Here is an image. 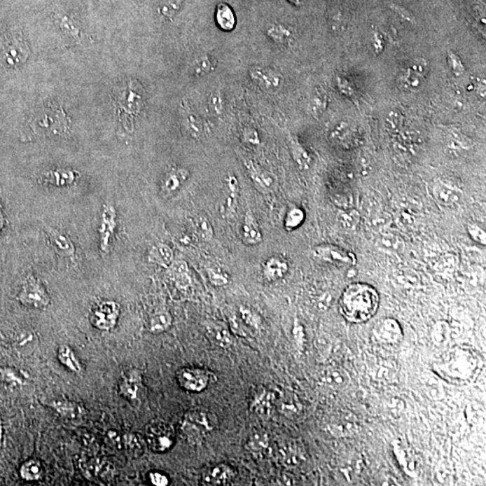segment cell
<instances>
[{"label":"cell","instance_id":"6da1fadb","mask_svg":"<svg viewBox=\"0 0 486 486\" xmlns=\"http://www.w3.org/2000/svg\"><path fill=\"white\" fill-rule=\"evenodd\" d=\"M380 293L373 286L352 283L343 290L339 300L340 314L352 324L370 320L380 307Z\"/></svg>","mask_w":486,"mask_h":486},{"label":"cell","instance_id":"7a4b0ae2","mask_svg":"<svg viewBox=\"0 0 486 486\" xmlns=\"http://www.w3.org/2000/svg\"><path fill=\"white\" fill-rule=\"evenodd\" d=\"M71 123L62 106L46 104L37 109L25 125L22 137L25 141L62 137L68 134Z\"/></svg>","mask_w":486,"mask_h":486},{"label":"cell","instance_id":"3957f363","mask_svg":"<svg viewBox=\"0 0 486 486\" xmlns=\"http://www.w3.org/2000/svg\"><path fill=\"white\" fill-rule=\"evenodd\" d=\"M118 130L121 134L134 131L135 120L144 109L145 93L143 86L137 80H130L120 88L116 96Z\"/></svg>","mask_w":486,"mask_h":486},{"label":"cell","instance_id":"277c9868","mask_svg":"<svg viewBox=\"0 0 486 486\" xmlns=\"http://www.w3.org/2000/svg\"><path fill=\"white\" fill-rule=\"evenodd\" d=\"M218 425L216 413L207 409L195 408L183 416L181 431L186 440L194 443L212 433Z\"/></svg>","mask_w":486,"mask_h":486},{"label":"cell","instance_id":"5b68a950","mask_svg":"<svg viewBox=\"0 0 486 486\" xmlns=\"http://www.w3.org/2000/svg\"><path fill=\"white\" fill-rule=\"evenodd\" d=\"M175 440L174 428L162 419H154L145 428V441L153 452H168L174 446Z\"/></svg>","mask_w":486,"mask_h":486},{"label":"cell","instance_id":"8992f818","mask_svg":"<svg viewBox=\"0 0 486 486\" xmlns=\"http://www.w3.org/2000/svg\"><path fill=\"white\" fill-rule=\"evenodd\" d=\"M30 55L29 46L20 34L6 36L0 43V59L6 67H20L27 62Z\"/></svg>","mask_w":486,"mask_h":486},{"label":"cell","instance_id":"52a82bcc","mask_svg":"<svg viewBox=\"0 0 486 486\" xmlns=\"http://www.w3.org/2000/svg\"><path fill=\"white\" fill-rule=\"evenodd\" d=\"M18 302L27 307L43 310L50 304V298L46 286L40 279L29 276L25 280L18 295Z\"/></svg>","mask_w":486,"mask_h":486},{"label":"cell","instance_id":"ba28073f","mask_svg":"<svg viewBox=\"0 0 486 486\" xmlns=\"http://www.w3.org/2000/svg\"><path fill=\"white\" fill-rule=\"evenodd\" d=\"M214 375L206 369L197 368H182L176 373L179 387L190 393H201L206 390Z\"/></svg>","mask_w":486,"mask_h":486},{"label":"cell","instance_id":"9c48e42d","mask_svg":"<svg viewBox=\"0 0 486 486\" xmlns=\"http://www.w3.org/2000/svg\"><path fill=\"white\" fill-rule=\"evenodd\" d=\"M121 306L115 301H103L93 308L90 315L92 326L99 331H111L116 326Z\"/></svg>","mask_w":486,"mask_h":486},{"label":"cell","instance_id":"30bf717a","mask_svg":"<svg viewBox=\"0 0 486 486\" xmlns=\"http://www.w3.org/2000/svg\"><path fill=\"white\" fill-rule=\"evenodd\" d=\"M100 221V249L103 254H109L111 239L118 225V212L113 204H104Z\"/></svg>","mask_w":486,"mask_h":486},{"label":"cell","instance_id":"8fae6325","mask_svg":"<svg viewBox=\"0 0 486 486\" xmlns=\"http://www.w3.org/2000/svg\"><path fill=\"white\" fill-rule=\"evenodd\" d=\"M432 195L441 206L452 207L461 200L463 190L459 183L450 179H441L435 183Z\"/></svg>","mask_w":486,"mask_h":486},{"label":"cell","instance_id":"7c38bea8","mask_svg":"<svg viewBox=\"0 0 486 486\" xmlns=\"http://www.w3.org/2000/svg\"><path fill=\"white\" fill-rule=\"evenodd\" d=\"M245 168L247 169L249 179L262 194H270L276 189L277 181L276 176L262 168L251 160H245Z\"/></svg>","mask_w":486,"mask_h":486},{"label":"cell","instance_id":"4fadbf2b","mask_svg":"<svg viewBox=\"0 0 486 486\" xmlns=\"http://www.w3.org/2000/svg\"><path fill=\"white\" fill-rule=\"evenodd\" d=\"M249 78L268 92H277L282 87L283 76L277 69L255 66L249 68Z\"/></svg>","mask_w":486,"mask_h":486},{"label":"cell","instance_id":"5bb4252c","mask_svg":"<svg viewBox=\"0 0 486 486\" xmlns=\"http://www.w3.org/2000/svg\"><path fill=\"white\" fill-rule=\"evenodd\" d=\"M314 254L321 260L337 266H346V265H355L356 257L346 249L338 247L333 244H321L314 248Z\"/></svg>","mask_w":486,"mask_h":486},{"label":"cell","instance_id":"9a60e30c","mask_svg":"<svg viewBox=\"0 0 486 486\" xmlns=\"http://www.w3.org/2000/svg\"><path fill=\"white\" fill-rule=\"evenodd\" d=\"M428 71L427 62L424 60H413L401 77V85L406 90H417L424 83Z\"/></svg>","mask_w":486,"mask_h":486},{"label":"cell","instance_id":"2e32d148","mask_svg":"<svg viewBox=\"0 0 486 486\" xmlns=\"http://www.w3.org/2000/svg\"><path fill=\"white\" fill-rule=\"evenodd\" d=\"M225 193L222 204H221L220 212L223 217L235 216L237 212L238 200L239 195V183L237 176L230 174L226 176L225 181Z\"/></svg>","mask_w":486,"mask_h":486},{"label":"cell","instance_id":"e0dca14e","mask_svg":"<svg viewBox=\"0 0 486 486\" xmlns=\"http://www.w3.org/2000/svg\"><path fill=\"white\" fill-rule=\"evenodd\" d=\"M189 172L188 169L175 167L170 169L164 175L162 182H160V193L164 197H172L175 195L185 183L188 181Z\"/></svg>","mask_w":486,"mask_h":486},{"label":"cell","instance_id":"ac0fdd59","mask_svg":"<svg viewBox=\"0 0 486 486\" xmlns=\"http://www.w3.org/2000/svg\"><path fill=\"white\" fill-rule=\"evenodd\" d=\"M78 173L71 169H55L43 173L38 181L43 185L52 186L55 188H66L75 184Z\"/></svg>","mask_w":486,"mask_h":486},{"label":"cell","instance_id":"d6986e66","mask_svg":"<svg viewBox=\"0 0 486 486\" xmlns=\"http://www.w3.org/2000/svg\"><path fill=\"white\" fill-rule=\"evenodd\" d=\"M272 405V394L265 387L254 388L249 394V411L260 416H266Z\"/></svg>","mask_w":486,"mask_h":486},{"label":"cell","instance_id":"ffe728a7","mask_svg":"<svg viewBox=\"0 0 486 486\" xmlns=\"http://www.w3.org/2000/svg\"><path fill=\"white\" fill-rule=\"evenodd\" d=\"M289 271V263L281 256H271L262 265V275L268 282H277L285 277Z\"/></svg>","mask_w":486,"mask_h":486},{"label":"cell","instance_id":"44dd1931","mask_svg":"<svg viewBox=\"0 0 486 486\" xmlns=\"http://www.w3.org/2000/svg\"><path fill=\"white\" fill-rule=\"evenodd\" d=\"M236 476L235 469L226 465L218 464L207 470L203 475V482L206 485H229Z\"/></svg>","mask_w":486,"mask_h":486},{"label":"cell","instance_id":"7402d4cb","mask_svg":"<svg viewBox=\"0 0 486 486\" xmlns=\"http://www.w3.org/2000/svg\"><path fill=\"white\" fill-rule=\"evenodd\" d=\"M241 237L242 242L247 246L258 245L263 241L261 227L251 211L245 214L244 219H243Z\"/></svg>","mask_w":486,"mask_h":486},{"label":"cell","instance_id":"603a6c76","mask_svg":"<svg viewBox=\"0 0 486 486\" xmlns=\"http://www.w3.org/2000/svg\"><path fill=\"white\" fill-rule=\"evenodd\" d=\"M141 387V377L137 371L128 372L124 375L118 384L119 394L130 402H135L138 399Z\"/></svg>","mask_w":486,"mask_h":486},{"label":"cell","instance_id":"cb8c5ba5","mask_svg":"<svg viewBox=\"0 0 486 486\" xmlns=\"http://www.w3.org/2000/svg\"><path fill=\"white\" fill-rule=\"evenodd\" d=\"M46 230L57 254L62 257H74L76 251L75 246L74 242L66 233L49 226L46 227Z\"/></svg>","mask_w":486,"mask_h":486},{"label":"cell","instance_id":"d4e9b609","mask_svg":"<svg viewBox=\"0 0 486 486\" xmlns=\"http://www.w3.org/2000/svg\"><path fill=\"white\" fill-rule=\"evenodd\" d=\"M206 333L208 339L219 348H229L232 344L231 331L225 324L210 321L206 324Z\"/></svg>","mask_w":486,"mask_h":486},{"label":"cell","instance_id":"484cf974","mask_svg":"<svg viewBox=\"0 0 486 486\" xmlns=\"http://www.w3.org/2000/svg\"><path fill=\"white\" fill-rule=\"evenodd\" d=\"M148 261L164 268H169L174 261V251L166 243H157L151 248Z\"/></svg>","mask_w":486,"mask_h":486},{"label":"cell","instance_id":"4316f807","mask_svg":"<svg viewBox=\"0 0 486 486\" xmlns=\"http://www.w3.org/2000/svg\"><path fill=\"white\" fill-rule=\"evenodd\" d=\"M374 331L377 336L386 340H397L402 336V331L398 321L387 318L378 321Z\"/></svg>","mask_w":486,"mask_h":486},{"label":"cell","instance_id":"83f0119b","mask_svg":"<svg viewBox=\"0 0 486 486\" xmlns=\"http://www.w3.org/2000/svg\"><path fill=\"white\" fill-rule=\"evenodd\" d=\"M173 324L172 314L167 310L154 312L149 319L148 330L153 334H160L168 331Z\"/></svg>","mask_w":486,"mask_h":486},{"label":"cell","instance_id":"f1b7e54d","mask_svg":"<svg viewBox=\"0 0 486 486\" xmlns=\"http://www.w3.org/2000/svg\"><path fill=\"white\" fill-rule=\"evenodd\" d=\"M216 20L218 27L225 32H231L236 27V17L232 8L226 3H220L216 8Z\"/></svg>","mask_w":486,"mask_h":486},{"label":"cell","instance_id":"f546056e","mask_svg":"<svg viewBox=\"0 0 486 486\" xmlns=\"http://www.w3.org/2000/svg\"><path fill=\"white\" fill-rule=\"evenodd\" d=\"M19 474L25 481H39L43 478L44 469L43 464L38 459H28L22 464Z\"/></svg>","mask_w":486,"mask_h":486},{"label":"cell","instance_id":"4dcf8cb0","mask_svg":"<svg viewBox=\"0 0 486 486\" xmlns=\"http://www.w3.org/2000/svg\"><path fill=\"white\" fill-rule=\"evenodd\" d=\"M168 270H169L176 286L181 287V289H186V287L191 285L190 273H189L187 262L184 261H174Z\"/></svg>","mask_w":486,"mask_h":486},{"label":"cell","instance_id":"1f68e13d","mask_svg":"<svg viewBox=\"0 0 486 486\" xmlns=\"http://www.w3.org/2000/svg\"><path fill=\"white\" fill-rule=\"evenodd\" d=\"M53 408L62 417L74 419L81 417L84 413L83 407L71 401L59 400L52 403Z\"/></svg>","mask_w":486,"mask_h":486},{"label":"cell","instance_id":"d6a6232c","mask_svg":"<svg viewBox=\"0 0 486 486\" xmlns=\"http://www.w3.org/2000/svg\"><path fill=\"white\" fill-rule=\"evenodd\" d=\"M268 436L266 431L257 430L249 433L245 443V449L252 453H262L268 447Z\"/></svg>","mask_w":486,"mask_h":486},{"label":"cell","instance_id":"836d02e7","mask_svg":"<svg viewBox=\"0 0 486 486\" xmlns=\"http://www.w3.org/2000/svg\"><path fill=\"white\" fill-rule=\"evenodd\" d=\"M192 223H193L195 233L203 241L209 242L214 238V227L207 216L197 214L192 219Z\"/></svg>","mask_w":486,"mask_h":486},{"label":"cell","instance_id":"e575fe53","mask_svg":"<svg viewBox=\"0 0 486 486\" xmlns=\"http://www.w3.org/2000/svg\"><path fill=\"white\" fill-rule=\"evenodd\" d=\"M58 359L60 363L64 367L69 369L75 373H78L81 371V365L77 356H76L74 350L68 345H62L60 347L58 350Z\"/></svg>","mask_w":486,"mask_h":486},{"label":"cell","instance_id":"d590c367","mask_svg":"<svg viewBox=\"0 0 486 486\" xmlns=\"http://www.w3.org/2000/svg\"><path fill=\"white\" fill-rule=\"evenodd\" d=\"M305 220L304 209L298 207H293L287 211L284 219V228L287 232H293L303 225Z\"/></svg>","mask_w":486,"mask_h":486},{"label":"cell","instance_id":"8d00e7d4","mask_svg":"<svg viewBox=\"0 0 486 486\" xmlns=\"http://www.w3.org/2000/svg\"><path fill=\"white\" fill-rule=\"evenodd\" d=\"M123 447L134 459L143 455L144 451L143 440L134 433H126L123 436Z\"/></svg>","mask_w":486,"mask_h":486},{"label":"cell","instance_id":"74e56055","mask_svg":"<svg viewBox=\"0 0 486 486\" xmlns=\"http://www.w3.org/2000/svg\"><path fill=\"white\" fill-rule=\"evenodd\" d=\"M290 149H291L293 160L300 169L306 170L310 168L312 162L310 154L301 144L293 140L290 144Z\"/></svg>","mask_w":486,"mask_h":486},{"label":"cell","instance_id":"f35d334b","mask_svg":"<svg viewBox=\"0 0 486 486\" xmlns=\"http://www.w3.org/2000/svg\"><path fill=\"white\" fill-rule=\"evenodd\" d=\"M216 69L214 60L209 55L198 57L191 66L192 74L195 77H204Z\"/></svg>","mask_w":486,"mask_h":486},{"label":"cell","instance_id":"ab89813d","mask_svg":"<svg viewBox=\"0 0 486 486\" xmlns=\"http://www.w3.org/2000/svg\"><path fill=\"white\" fill-rule=\"evenodd\" d=\"M267 36L277 44H287L292 38V32L282 25H272L267 30Z\"/></svg>","mask_w":486,"mask_h":486},{"label":"cell","instance_id":"60d3db41","mask_svg":"<svg viewBox=\"0 0 486 486\" xmlns=\"http://www.w3.org/2000/svg\"><path fill=\"white\" fill-rule=\"evenodd\" d=\"M328 97L323 88H317L312 93L310 100V109L314 116L323 113L326 109Z\"/></svg>","mask_w":486,"mask_h":486},{"label":"cell","instance_id":"b9f144b4","mask_svg":"<svg viewBox=\"0 0 486 486\" xmlns=\"http://www.w3.org/2000/svg\"><path fill=\"white\" fill-rule=\"evenodd\" d=\"M186 127L195 139H201L204 134V125L202 119L194 113H188L186 118Z\"/></svg>","mask_w":486,"mask_h":486},{"label":"cell","instance_id":"7bdbcfd3","mask_svg":"<svg viewBox=\"0 0 486 486\" xmlns=\"http://www.w3.org/2000/svg\"><path fill=\"white\" fill-rule=\"evenodd\" d=\"M0 378L8 384H25L27 382L23 372L11 367L0 368Z\"/></svg>","mask_w":486,"mask_h":486},{"label":"cell","instance_id":"ee69618b","mask_svg":"<svg viewBox=\"0 0 486 486\" xmlns=\"http://www.w3.org/2000/svg\"><path fill=\"white\" fill-rule=\"evenodd\" d=\"M184 0H160V14L167 19H172L181 11Z\"/></svg>","mask_w":486,"mask_h":486},{"label":"cell","instance_id":"f6af8a7d","mask_svg":"<svg viewBox=\"0 0 486 486\" xmlns=\"http://www.w3.org/2000/svg\"><path fill=\"white\" fill-rule=\"evenodd\" d=\"M207 277L210 283L214 286H225L230 283L229 275L218 267L207 268Z\"/></svg>","mask_w":486,"mask_h":486},{"label":"cell","instance_id":"bcb514c9","mask_svg":"<svg viewBox=\"0 0 486 486\" xmlns=\"http://www.w3.org/2000/svg\"><path fill=\"white\" fill-rule=\"evenodd\" d=\"M208 104H209L208 106H209L210 111L214 116H221L225 112V99H223V95L218 92V91L210 95Z\"/></svg>","mask_w":486,"mask_h":486},{"label":"cell","instance_id":"7dc6e473","mask_svg":"<svg viewBox=\"0 0 486 486\" xmlns=\"http://www.w3.org/2000/svg\"><path fill=\"white\" fill-rule=\"evenodd\" d=\"M468 233L473 241L478 244L485 245L486 235L485 230L478 223H471L468 225Z\"/></svg>","mask_w":486,"mask_h":486},{"label":"cell","instance_id":"c3c4849f","mask_svg":"<svg viewBox=\"0 0 486 486\" xmlns=\"http://www.w3.org/2000/svg\"><path fill=\"white\" fill-rule=\"evenodd\" d=\"M58 23L62 31L69 34V36L74 37L75 39L76 38H77V39L81 38V32L78 30V28L76 27L74 22L71 20V18L59 15Z\"/></svg>","mask_w":486,"mask_h":486},{"label":"cell","instance_id":"681fc988","mask_svg":"<svg viewBox=\"0 0 486 486\" xmlns=\"http://www.w3.org/2000/svg\"><path fill=\"white\" fill-rule=\"evenodd\" d=\"M239 314H241L243 324L249 325V326L252 328H258V325H260V318L249 309L242 307L239 309Z\"/></svg>","mask_w":486,"mask_h":486},{"label":"cell","instance_id":"f907efd6","mask_svg":"<svg viewBox=\"0 0 486 486\" xmlns=\"http://www.w3.org/2000/svg\"><path fill=\"white\" fill-rule=\"evenodd\" d=\"M340 221L345 228H354L359 223V216L356 211H349V212L340 214Z\"/></svg>","mask_w":486,"mask_h":486},{"label":"cell","instance_id":"816d5d0a","mask_svg":"<svg viewBox=\"0 0 486 486\" xmlns=\"http://www.w3.org/2000/svg\"><path fill=\"white\" fill-rule=\"evenodd\" d=\"M242 139L244 143L249 145H258L261 144V139L258 132L254 128H246L242 132Z\"/></svg>","mask_w":486,"mask_h":486},{"label":"cell","instance_id":"f5cc1de1","mask_svg":"<svg viewBox=\"0 0 486 486\" xmlns=\"http://www.w3.org/2000/svg\"><path fill=\"white\" fill-rule=\"evenodd\" d=\"M449 61L450 67L452 69L454 74L460 76L465 72V68H464L461 61H460V59L455 55V53H449Z\"/></svg>","mask_w":486,"mask_h":486},{"label":"cell","instance_id":"db71d44e","mask_svg":"<svg viewBox=\"0 0 486 486\" xmlns=\"http://www.w3.org/2000/svg\"><path fill=\"white\" fill-rule=\"evenodd\" d=\"M149 478L151 484L157 486H166L169 484L168 476L163 473L153 471L151 472Z\"/></svg>","mask_w":486,"mask_h":486},{"label":"cell","instance_id":"11a10c76","mask_svg":"<svg viewBox=\"0 0 486 486\" xmlns=\"http://www.w3.org/2000/svg\"><path fill=\"white\" fill-rule=\"evenodd\" d=\"M4 226H5L4 211H3L1 200H0V232H2L3 228H4Z\"/></svg>","mask_w":486,"mask_h":486},{"label":"cell","instance_id":"9f6ffc18","mask_svg":"<svg viewBox=\"0 0 486 486\" xmlns=\"http://www.w3.org/2000/svg\"><path fill=\"white\" fill-rule=\"evenodd\" d=\"M290 3L296 6H301L304 4L305 0H289Z\"/></svg>","mask_w":486,"mask_h":486}]
</instances>
